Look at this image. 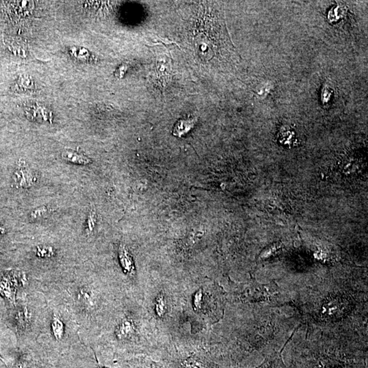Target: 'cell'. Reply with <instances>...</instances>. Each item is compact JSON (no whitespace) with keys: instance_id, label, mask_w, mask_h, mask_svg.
I'll use <instances>...</instances> for the list:
<instances>
[{"instance_id":"obj_9","label":"cell","mask_w":368,"mask_h":368,"mask_svg":"<svg viewBox=\"0 0 368 368\" xmlns=\"http://www.w3.org/2000/svg\"><path fill=\"white\" fill-rule=\"evenodd\" d=\"M35 255L40 259H49L55 256V252L53 247L48 245H40L34 250Z\"/></svg>"},{"instance_id":"obj_7","label":"cell","mask_w":368,"mask_h":368,"mask_svg":"<svg viewBox=\"0 0 368 368\" xmlns=\"http://www.w3.org/2000/svg\"><path fill=\"white\" fill-rule=\"evenodd\" d=\"M51 331L53 338L56 341H61L64 338L66 335V325L63 319L60 315L54 313L52 316L51 323H50Z\"/></svg>"},{"instance_id":"obj_2","label":"cell","mask_w":368,"mask_h":368,"mask_svg":"<svg viewBox=\"0 0 368 368\" xmlns=\"http://www.w3.org/2000/svg\"><path fill=\"white\" fill-rule=\"evenodd\" d=\"M36 178L33 171L26 165L25 162L19 164L15 174V183L19 188H30L35 184Z\"/></svg>"},{"instance_id":"obj_5","label":"cell","mask_w":368,"mask_h":368,"mask_svg":"<svg viewBox=\"0 0 368 368\" xmlns=\"http://www.w3.org/2000/svg\"><path fill=\"white\" fill-rule=\"evenodd\" d=\"M76 301L84 309H90L94 306L93 292L88 287H81L76 291Z\"/></svg>"},{"instance_id":"obj_16","label":"cell","mask_w":368,"mask_h":368,"mask_svg":"<svg viewBox=\"0 0 368 368\" xmlns=\"http://www.w3.org/2000/svg\"><path fill=\"white\" fill-rule=\"evenodd\" d=\"M201 301H202V292L199 291L194 297V305L196 309L200 308Z\"/></svg>"},{"instance_id":"obj_6","label":"cell","mask_w":368,"mask_h":368,"mask_svg":"<svg viewBox=\"0 0 368 368\" xmlns=\"http://www.w3.org/2000/svg\"><path fill=\"white\" fill-rule=\"evenodd\" d=\"M119 259L124 273L129 275H133L134 274L133 261L128 249L124 245H121L119 249Z\"/></svg>"},{"instance_id":"obj_17","label":"cell","mask_w":368,"mask_h":368,"mask_svg":"<svg viewBox=\"0 0 368 368\" xmlns=\"http://www.w3.org/2000/svg\"><path fill=\"white\" fill-rule=\"evenodd\" d=\"M5 229L3 227H0V235L5 234Z\"/></svg>"},{"instance_id":"obj_19","label":"cell","mask_w":368,"mask_h":368,"mask_svg":"<svg viewBox=\"0 0 368 368\" xmlns=\"http://www.w3.org/2000/svg\"><path fill=\"white\" fill-rule=\"evenodd\" d=\"M99 368H109V367H104V366H100Z\"/></svg>"},{"instance_id":"obj_4","label":"cell","mask_w":368,"mask_h":368,"mask_svg":"<svg viewBox=\"0 0 368 368\" xmlns=\"http://www.w3.org/2000/svg\"><path fill=\"white\" fill-rule=\"evenodd\" d=\"M31 312L25 306L19 307L15 313V325L17 331L20 333L24 332L30 325L31 322Z\"/></svg>"},{"instance_id":"obj_11","label":"cell","mask_w":368,"mask_h":368,"mask_svg":"<svg viewBox=\"0 0 368 368\" xmlns=\"http://www.w3.org/2000/svg\"><path fill=\"white\" fill-rule=\"evenodd\" d=\"M257 368H287L279 357L269 358Z\"/></svg>"},{"instance_id":"obj_3","label":"cell","mask_w":368,"mask_h":368,"mask_svg":"<svg viewBox=\"0 0 368 368\" xmlns=\"http://www.w3.org/2000/svg\"><path fill=\"white\" fill-rule=\"evenodd\" d=\"M136 328L133 321L126 318L121 321L117 326L116 335L120 339H128L131 338L135 334Z\"/></svg>"},{"instance_id":"obj_12","label":"cell","mask_w":368,"mask_h":368,"mask_svg":"<svg viewBox=\"0 0 368 368\" xmlns=\"http://www.w3.org/2000/svg\"><path fill=\"white\" fill-rule=\"evenodd\" d=\"M48 214V209L46 206H41L35 209L30 213V217L32 220H39L43 218Z\"/></svg>"},{"instance_id":"obj_8","label":"cell","mask_w":368,"mask_h":368,"mask_svg":"<svg viewBox=\"0 0 368 368\" xmlns=\"http://www.w3.org/2000/svg\"><path fill=\"white\" fill-rule=\"evenodd\" d=\"M62 158L67 162L79 165H88L92 162V160L85 155L78 154L72 150H66L62 152Z\"/></svg>"},{"instance_id":"obj_1","label":"cell","mask_w":368,"mask_h":368,"mask_svg":"<svg viewBox=\"0 0 368 368\" xmlns=\"http://www.w3.org/2000/svg\"><path fill=\"white\" fill-rule=\"evenodd\" d=\"M25 277L21 273L13 271L7 273L0 279V295L11 304L15 305L18 289L22 284L25 283Z\"/></svg>"},{"instance_id":"obj_15","label":"cell","mask_w":368,"mask_h":368,"mask_svg":"<svg viewBox=\"0 0 368 368\" xmlns=\"http://www.w3.org/2000/svg\"><path fill=\"white\" fill-rule=\"evenodd\" d=\"M185 365L188 368H203V364L194 359H188L185 362Z\"/></svg>"},{"instance_id":"obj_18","label":"cell","mask_w":368,"mask_h":368,"mask_svg":"<svg viewBox=\"0 0 368 368\" xmlns=\"http://www.w3.org/2000/svg\"><path fill=\"white\" fill-rule=\"evenodd\" d=\"M0 361H3L4 363H5V360H4V359H3V357H1V355H0Z\"/></svg>"},{"instance_id":"obj_10","label":"cell","mask_w":368,"mask_h":368,"mask_svg":"<svg viewBox=\"0 0 368 368\" xmlns=\"http://www.w3.org/2000/svg\"><path fill=\"white\" fill-rule=\"evenodd\" d=\"M193 125H194V122L192 120L180 121L175 127L174 135L180 136L182 134L186 133L191 128H192Z\"/></svg>"},{"instance_id":"obj_14","label":"cell","mask_w":368,"mask_h":368,"mask_svg":"<svg viewBox=\"0 0 368 368\" xmlns=\"http://www.w3.org/2000/svg\"><path fill=\"white\" fill-rule=\"evenodd\" d=\"M96 222V215L94 212H90L89 215H88V220H87V229L86 231L88 233H91L93 231L94 227H95Z\"/></svg>"},{"instance_id":"obj_13","label":"cell","mask_w":368,"mask_h":368,"mask_svg":"<svg viewBox=\"0 0 368 368\" xmlns=\"http://www.w3.org/2000/svg\"><path fill=\"white\" fill-rule=\"evenodd\" d=\"M166 303L162 295H159L156 299V311L158 317H162L165 314Z\"/></svg>"}]
</instances>
